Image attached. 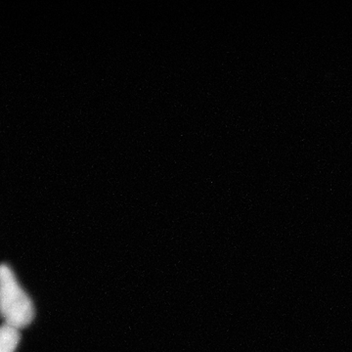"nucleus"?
Segmentation results:
<instances>
[{
	"label": "nucleus",
	"mask_w": 352,
	"mask_h": 352,
	"mask_svg": "<svg viewBox=\"0 0 352 352\" xmlns=\"http://www.w3.org/2000/svg\"><path fill=\"white\" fill-rule=\"evenodd\" d=\"M0 303L6 324L20 329L34 320V307L31 298L21 288L13 271L6 264L0 271Z\"/></svg>",
	"instance_id": "1"
},
{
	"label": "nucleus",
	"mask_w": 352,
	"mask_h": 352,
	"mask_svg": "<svg viewBox=\"0 0 352 352\" xmlns=\"http://www.w3.org/2000/svg\"><path fill=\"white\" fill-rule=\"evenodd\" d=\"M19 340V329L4 324L0 330V352H15Z\"/></svg>",
	"instance_id": "2"
}]
</instances>
